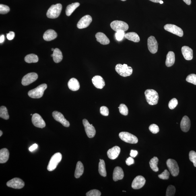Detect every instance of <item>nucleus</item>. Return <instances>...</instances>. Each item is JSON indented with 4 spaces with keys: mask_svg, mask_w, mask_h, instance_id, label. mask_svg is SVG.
Wrapping results in <instances>:
<instances>
[{
    "mask_svg": "<svg viewBox=\"0 0 196 196\" xmlns=\"http://www.w3.org/2000/svg\"><path fill=\"white\" fill-rule=\"evenodd\" d=\"M145 94L147 102L149 105H153L158 104L159 96L157 91L148 89L145 91Z\"/></svg>",
    "mask_w": 196,
    "mask_h": 196,
    "instance_id": "obj_1",
    "label": "nucleus"
},
{
    "mask_svg": "<svg viewBox=\"0 0 196 196\" xmlns=\"http://www.w3.org/2000/svg\"><path fill=\"white\" fill-rule=\"evenodd\" d=\"M47 88V85L46 84L40 85L36 88L29 91L28 95L32 98H40L43 96L44 91Z\"/></svg>",
    "mask_w": 196,
    "mask_h": 196,
    "instance_id": "obj_2",
    "label": "nucleus"
},
{
    "mask_svg": "<svg viewBox=\"0 0 196 196\" xmlns=\"http://www.w3.org/2000/svg\"><path fill=\"white\" fill-rule=\"evenodd\" d=\"M62 9L61 4L58 3L52 5L50 8L46 13V16L48 18L55 19L59 17Z\"/></svg>",
    "mask_w": 196,
    "mask_h": 196,
    "instance_id": "obj_3",
    "label": "nucleus"
},
{
    "mask_svg": "<svg viewBox=\"0 0 196 196\" xmlns=\"http://www.w3.org/2000/svg\"><path fill=\"white\" fill-rule=\"evenodd\" d=\"M115 70L117 72L122 76L126 77L130 76L133 73V69L127 65L118 64L116 65Z\"/></svg>",
    "mask_w": 196,
    "mask_h": 196,
    "instance_id": "obj_4",
    "label": "nucleus"
},
{
    "mask_svg": "<svg viewBox=\"0 0 196 196\" xmlns=\"http://www.w3.org/2000/svg\"><path fill=\"white\" fill-rule=\"evenodd\" d=\"M62 158L61 153H57L54 154L50 158L47 166V170L50 172L55 170L58 164L61 162Z\"/></svg>",
    "mask_w": 196,
    "mask_h": 196,
    "instance_id": "obj_5",
    "label": "nucleus"
},
{
    "mask_svg": "<svg viewBox=\"0 0 196 196\" xmlns=\"http://www.w3.org/2000/svg\"><path fill=\"white\" fill-rule=\"evenodd\" d=\"M166 164L172 176H176L178 175L179 172V167L175 160L169 159L167 161Z\"/></svg>",
    "mask_w": 196,
    "mask_h": 196,
    "instance_id": "obj_6",
    "label": "nucleus"
},
{
    "mask_svg": "<svg viewBox=\"0 0 196 196\" xmlns=\"http://www.w3.org/2000/svg\"><path fill=\"white\" fill-rule=\"evenodd\" d=\"M119 136L122 140L128 143L135 144L138 142V139L135 136L127 132H121L119 133Z\"/></svg>",
    "mask_w": 196,
    "mask_h": 196,
    "instance_id": "obj_7",
    "label": "nucleus"
},
{
    "mask_svg": "<svg viewBox=\"0 0 196 196\" xmlns=\"http://www.w3.org/2000/svg\"><path fill=\"white\" fill-rule=\"evenodd\" d=\"M111 28L115 31H123L125 32L129 29V26L127 23L120 20H115L110 24Z\"/></svg>",
    "mask_w": 196,
    "mask_h": 196,
    "instance_id": "obj_8",
    "label": "nucleus"
},
{
    "mask_svg": "<svg viewBox=\"0 0 196 196\" xmlns=\"http://www.w3.org/2000/svg\"><path fill=\"white\" fill-rule=\"evenodd\" d=\"M165 30L180 37L183 36V32L182 29L175 25L167 24L164 27Z\"/></svg>",
    "mask_w": 196,
    "mask_h": 196,
    "instance_id": "obj_9",
    "label": "nucleus"
},
{
    "mask_svg": "<svg viewBox=\"0 0 196 196\" xmlns=\"http://www.w3.org/2000/svg\"><path fill=\"white\" fill-rule=\"evenodd\" d=\"M8 187L14 189H20L24 187V183L20 178H15L9 180L7 183Z\"/></svg>",
    "mask_w": 196,
    "mask_h": 196,
    "instance_id": "obj_10",
    "label": "nucleus"
},
{
    "mask_svg": "<svg viewBox=\"0 0 196 196\" xmlns=\"http://www.w3.org/2000/svg\"><path fill=\"white\" fill-rule=\"evenodd\" d=\"M83 123L85 128V132L88 137L90 138L94 137L96 135V131L94 126L91 125L88 120L85 119L83 120Z\"/></svg>",
    "mask_w": 196,
    "mask_h": 196,
    "instance_id": "obj_11",
    "label": "nucleus"
},
{
    "mask_svg": "<svg viewBox=\"0 0 196 196\" xmlns=\"http://www.w3.org/2000/svg\"><path fill=\"white\" fill-rule=\"evenodd\" d=\"M38 78L37 74L34 72L29 73L23 77L22 84L24 86H27L34 82Z\"/></svg>",
    "mask_w": 196,
    "mask_h": 196,
    "instance_id": "obj_12",
    "label": "nucleus"
},
{
    "mask_svg": "<svg viewBox=\"0 0 196 196\" xmlns=\"http://www.w3.org/2000/svg\"><path fill=\"white\" fill-rule=\"evenodd\" d=\"M32 124L36 127L43 128L46 127L45 121L38 114L35 113L32 115Z\"/></svg>",
    "mask_w": 196,
    "mask_h": 196,
    "instance_id": "obj_13",
    "label": "nucleus"
},
{
    "mask_svg": "<svg viewBox=\"0 0 196 196\" xmlns=\"http://www.w3.org/2000/svg\"><path fill=\"white\" fill-rule=\"evenodd\" d=\"M147 46L151 53L154 54L157 52L158 45L156 38L153 36H150L147 39Z\"/></svg>",
    "mask_w": 196,
    "mask_h": 196,
    "instance_id": "obj_14",
    "label": "nucleus"
},
{
    "mask_svg": "<svg viewBox=\"0 0 196 196\" xmlns=\"http://www.w3.org/2000/svg\"><path fill=\"white\" fill-rule=\"evenodd\" d=\"M146 182L144 177L141 176H136L133 180L131 187L134 189H139L142 188Z\"/></svg>",
    "mask_w": 196,
    "mask_h": 196,
    "instance_id": "obj_15",
    "label": "nucleus"
},
{
    "mask_svg": "<svg viewBox=\"0 0 196 196\" xmlns=\"http://www.w3.org/2000/svg\"><path fill=\"white\" fill-rule=\"evenodd\" d=\"M52 116L54 119L56 121L59 122L64 127H68L70 126V124L68 121L65 119L63 114L57 111H54L52 113Z\"/></svg>",
    "mask_w": 196,
    "mask_h": 196,
    "instance_id": "obj_16",
    "label": "nucleus"
},
{
    "mask_svg": "<svg viewBox=\"0 0 196 196\" xmlns=\"http://www.w3.org/2000/svg\"><path fill=\"white\" fill-rule=\"evenodd\" d=\"M92 21V17L90 15H85L82 17L77 23V28L79 29L86 28L90 26Z\"/></svg>",
    "mask_w": 196,
    "mask_h": 196,
    "instance_id": "obj_17",
    "label": "nucleus"
},
{
    "mask_svg": "<svg viewBox=\"0 0 196 196\" xmlns=\"http://www.w3.org/2000/svg\"><path fill=\"white\" fill-rule=\"evenodd\" d=\"M92 82L94 86L98 89H102L105 84L104 80L100 76H95L93 77Z\"/></svg>",
    "mask_w": 196,
    "mask_h": 196,
    "instance_id": "obj_18",
    "label": "nucleus"
},
{
    "mask_svg": "<svg viewBox=\"0 0 196 196\" xmlns=\"http://www.w3.org/2000/svg\"><path fill=\"white\" fill-rule=\"evenodd\" d=\"M182 52L184 58L187 61L193 59V50L189 46H184L182 48Z\"/></svg>",
    "mask_w": 196,
    "mask_h": 196,
    "instance_id": "obj_19",
    "label": "nucleus"
},
{
    "mask_svg": "<svg viewBox=\"0 0 196 196\" xmlns=\"http://www.w3.org/2000/svg\"><path fill=\"white\" fill-rule=\"evenodd\" d=\"M121 149L118 146H115L109 149L107 151V155L109 158L112 160L117 158L120 154Z\"/></svg>",
    "mask_w": 196,
    "mask_h": 196,
    "instance_id": "obj_20",
    "label": "nucleus"
},
{
    "mask_svg": "<svg viewBox=\"0 0 196 196\" xmlns=\"http://www.w3.org/2000/svg\"><path fill=\"white\" fill-rule=\"evenodd\" d=\"M180 125L182 131L187 132L189 131L190 128L191 122L189 118L187 116H184L182 118Z\"/></svg>",
    "mask_w": 196,
    "mask_h": 196,
    "instance_id": "obj_21",
    "label": "nucleus"
},
{
    "mask_svg": "<svg viewBox=\"0 0 196 196\" xmlns=\"http://www.w3.org/2000/svg\"><path fill=\"white\" fill-rule=\"evenodd\" d=\"M113 177L114 181L123 179L124 177V173L122 168L120 167H116L114 169Z\"/></svg>",
    "mask_w": 196,
    "mask_h": 196,
    "instance_id": "obj_22",
    "label": "nucleus"
},
{
    "mask_svg": "<svg viewBox=\"0 0 196 196\" xmlns=\"http://www.w3.org/2000/svg\"><path fill=\"white\" fill-rule=\"evenodd\" d=\"M57 34L55 31L53 30H48L44 33L43 38L46 41H50L55 39L57 37Z\"/></svg>",
    "mask_w": 196,
    "mask_h": 196,
    "instance_id": "obj_23",
    "label": "nucleus"
},
{
    "mask_svg": "<svg viewBox=\"0 0 196 196\" xmlns=\"http://www.w3.org/2000/svg\"><path fill=\"white\" fill-rule=\"evenodd\" d=\"M97 41L103 45H107L110 43V40L106 35L102 32H98L96 35Z\"/></svg>",
    "mask_w": 196,
    "mask_h": 196,
    "instance_id": "obj_24",
    "label": "nucleus"
},
{
    "mask_svg": "<svg viewBox=\"0 0 196 196\" xmlns=\"http://www.w3.org/2000/svg\"><path fill=\"white\" fill-rule=\"evenodd\" d=\"M68 85L70 90L73 91H78L80 88V85L78 81L75 78L70 80L68 82Z\"/></svg>",
    "mask_w": 196,
    "mask_h": 196,
    "instance_id": "obj_25",
    "label": "nucleus"
},
{
    "mask_svg": "<svg viewBox=\"0 0 196 196\" xmlns=\"http://www.w3.org/2000/svg\"><path fill=\"white\" fill-rule=\"evenodd\" d=\"M9 152L6 148L1 149L0 150V163L4 164L9 160Z\"/></svg>",
    "mask_w": 196,
    "mask_h": 196,
    "instance_id": "obj_26",
    "label": "nucleus"
},
{
    "mask_svg": "<svg viewBox=\"0 0 196 196\" xmlns=\"http://www.w3.org/2000/svg\"><path fill=\"white\" fill-rule=\"evenodd\" d=\"M175 61V56L173 52H169L166 56V65L167 67H170L174 65Z\"/></svg>",
    "mask_w": 196,
    "mask_h": 196,
    "instance_id": "obj_27",
    "label": "nucleus"
},
{
    "mask_svg": "<svg viewBox=\"0 0 196 196\" xmlns=\"http://www.w3.org/2000/svg\"><path fill=\"white\" fill-rule=\"evenodd\" d=\"M84 171V166L80 161L77 162L76 168L75 176L76 178H79L82 175Z\"/></svg>",
    "mask_w": 196,
    "mask_h": 196,
    "instance_id": "obj_28",
    "label": "nucleus"
},
{
    "mask_svg": "<svg viewBox=\"0 0 196 196\" xmlns=\"http://www.w3.org/2000/svg\"><path fill=\"white\" fill-rule=\"evenodd\" d=\"M63 56L61 50L56 48L54 49L53 54V59L55 63H59L63 59Z\"/></svg>",
    "mask_w": 196,
    "mask_h": 196,
    "instance_id": "obj_29",
    "label": "nucleus"
},
{
    "mask_svg": "<svg viewBox=\"0 0 196 196\" xmlns=\"http://www.w3.org/2000/svg\"><path fill=\"white\" fill-rule=\"evenodd\" d=\"M125 37L127 39L134 42H139L140 41V38L139 35L135 32L127 33L125 34Z\"/></svg>",
    "mask_w": 196,
    "mask_h": 196,
    "instance_id": "obj_30",
    "label": "nucleus"
},
{
    "mask_svg": "<svg viewBox=\"0 0 196 196\" xmlns=\"http://www.w3.org/2000/svg\"><path fill=\"white\" fill-rule=\"evenodd\" d=\"M80 4L78 2L73 3L72 4L68 5L66 9V14L67 16H70L75 11L77 7L79 6Z\"/></svg>",
    "mask_w": 196,
    "mask_h": 196,
    "instance_id": "obj_31",
    "label": "nucleus"
},
{
    "mask_svg": "<svg viewBox=\"0 0 196 196\" xmlns=\"http://www.w3.org/2000/svg\"><path fill=\"white\" fill-rule=\"evenodd\" d=\"M98 165V172L101 176L105 177L106 176V171L105 163L103 160H100Z\"/></svg>",
    "mask_w": 196,
    "mask_h": 196,
    "instance_id": "obj_32",
    "label": "nucleus"
},
{
    "mask_svg": "<svg viewBox=\"0 0 196 196\" xmlns=\"http://www.w3.org/2000/svg\"><path fill=\"white\" fill-rule=\"evenodd\" d=\"M25 61L27 63H36L39 61L38 56L34 54H30L27 55L24 58Z\"/></svg>",
    "mask_w": 196,
    "mask_h": 196,
    "instance_id": "obj_33",
    "label": "nucleus"
},
{
    "mask_svg": "<svg viewBox=\"0 0 196 196\" xmlns=\"http://www.w3.org/2000/svg\"><path fill=\"white\" fill-rule=\"evenodd\" d=\"M158 159L157 157H154L151 159L149 164L151 169L153 171L157 172L158 171L159 168L158 167Z\"/></svg>",
    "mask_w": 196,
    "mask_h": 196,
    "instance_id": "obj_34",
    "label": "nucleus"
},
{
    "mask_svg": "<svg viewBox=\"0 0 196 196\" xmlns=\"http://www.w3.org/2000/svg\"><path fill=\"white\" fill-rule=\"evenodd\" d=\"M0 117L6 120L9 119V116L7 109L5 106H2L0 108Z\"/></svg>",
    "mask_w": 196,
    "mask_h": 196,
    "instance_id": "obj_35",
    "label": "nucleus"
},
{
    "mask_svg": "<svg viewBox=\"0 0 196 196\" xmlns=\"http://www.w3.org/2000/svg\"><path fill=\"white\" fill-rule=\"evenodd\" d=\"M120 113L124 116H127L128 114V109L125 104H122L118 107Z\"/></svg>",
    "mask_w": 196,
    "mask_h": 196,
    "instance_id": "obj_36",
    "label": "nucleus"
},
{
    "mask_svg": "<svg viewBox=\"0 0 196 196\" xmlns=\"http://www.w3.org/2000/svg\"><path fill=\"white\" fill-rule=\"evenodd\" d=\"M176 192V188L172 185L169 186L167 189L166 196H174Z\"/></svg>",
    "mask_w": 196,
    "mask_h": 196,
    "instance_id": "obj_37",
    "label": "nucleus"
},
{
    "mask_svg": "<svg viewBox=\"0 0 196 196\" xmlns=\"http://www.w3.org/2000/svg\"><path fill=\"white\" fill-rule=\"evenodd\" d=\"M186 80L188 82L196 85V75L195 74H191L188 75L186 79Z\"/></svg>",
    "mask_w": 196,
    "mask_h": 196,
    "instance_id": "obj_38",
    "label": "nucleus"
},
{
    "mask_svg": "<svg viewBox=\"0 0 196 196\" xmlns=\"http://www.w3.org/2000/svg\"><path fill=\"white\" fill-rule=\"evenodd\" d=\"M189 157L190 161L193 163L194 166L196 167V152L194 151H190Z\"/></svg>",
    "mask_w": 196,
    "mask_h": 196,
    "instance_id": "obj_39",
    "label": "nucleus"
},
{
    "mask_svg": "<svg viewBox=\"0 0 196 196\" xmlns=\"http://www.w3.org/2000/svg\"><path fill=\"white\" fill-rule=\"evenodd\" d=\"M10 11V9L7 6L3 4L0 5V13L1 14H6Z\"/></svg>",
    "mask_w": 196,
    "mask_h": 196,
    "instance_id": "obj_40",
    "label": "nucleus"
},
{
    "mask_svg": "<svg viewBox=\"0 0 196 196\" xmlns=\"http://www.w3.org/2000/svg\"><path fill=\"white\" fill-rule=\"evenodd\" d=\"M178 102L176 98H172L168 103V106L170 109H173L178 105Z\"/></svg>",
    "mask_w": 196,
    "mask_h": 196,
    "instance_id": "obj_41",
    "label": "nucleus"
},
{
    "mask_svg": "<svg viewBox=\"0 0 196 196\" xmlns=\"http://www.w3.org/2000/svg\"><path fill=\"white\" fill-rule=\"evenodd\" d=\"M170 176L169 172L167 170H165L161 174L159 175L158 177L160 179L164 180H167L169 179Z\"/></svg>",
    "mask_w": 196,
    "mask_h": 196,
    "instance_id": "obj_42",
    "label": "nucleus"
},
{
    "mask_svg": "<svg viewBox=\"0 0 196 196\" xmlns=\"http://www.w3.org/2000/svg\"><path fill=\"white\" fill-rule=\"evenodd\" d=\"M149 129L153 134H157L160 131L158 126L155 124H151L149 126Z\"/></svg>",
    "mask_w": 196,
    "mask_h": 196,
    "instance_id": "obj_43",
    "label": "nucleus"
},
{
    "mask_svg": "<svg viewBox=\"0 0 196 196\" xmlns=\"http://www.w3.org/2000/svg\"><path fill=\"white\" fill-rule=\"evenodd\" d=\"M87 196H100L101 195V192L98 190H92L86 193Z\"/></svg>",
    "mask_w": 196,
    "mask_h": 196,
    "instance_id": "obj_44",
    "label": "nucleus"
},
{
    "mask_svg": "<svg viewBox=\"0 0 196 196\" xmlns=\"http://www.w3.org/2000/svg\"><path fill=\"white\" fill-rule=\"evenodd\" d=\"M125 32L123 31H119L116 32L115 34L116 39L120 41L123 39L124 37L125 36Z\"/></svg>",
    "mask_w": 196,
    "mask_h": 196,
    "instance_id": "obj_45",
    "label": "nucleus"
},
{
    "mask_svg": "<svg viewBox=\"0 0 196 196\" xmlns=\"http://www.w3.org/2000/svg\"><path fill=\"white\" fill-rule=\"evenodd\" d=\"M100 113L102 115L105 116H107L109 114V111L108 108L105 106L101 107L100 109Z\"/></svg>",
    "mask_w": 196,
    "mask_h": 196,
    "instance_id": "obj_46",
    "label": "nucleus"
},
{
    "mask_svg": "<svg viewBox=\"0 0 196 196\" xmlns=\"http://www.w3.org/2000/svg\"><path fill=\"white\" fill-rule=\"evenodd\" d=\"M126 164H127L128 165H131L134 164V160L133 157H129V158H128L127 159V160H126Z\"/></svg>",
    "mask_w": 196,
    "mask_h": 196,
    "instance_id": "obj_47",
    "label": "nucleus"
},
{
    "mask_svg": "<svg viewBox=\"0 0 196 196\" xmlns=\"http://www.w3.org/2000/svg\"><path fill=\"white\" fill-rule=\"evenodd\" d=\"M15 36V33L13 31H10L9 33L7 34V38L9 40H13Z\"/></svg>",
    "mask_w": 196,
    "mask_h": 196,
    "instance_id": "obj_48",
    "label": "nucleus"
},
{
    "mask_svg": "<svg viewBox=\"0 0 196 196\" xmlns=\"http://www.w3.org/2000/svg\"><path fill=\"white\" fill-rule=\"evenodd\" d=\"M138 153L137 151L132 150L131 151V153H130V156L133 157V158H135L137 156Z\"/></svg>",
    "mask_w": 196,
    "mask_h": 196,
    "instance_id": "obj_49",
    "label": "nucleus"
},
{
    "mask_svg": "<svg viewBox=\"0 0 196 196\" xmlns=\"http://www.w3.org/2000/svg\"><path fill=\"white\" fill-rule=\"evenodd\" d=\"M38 147L37 144H36V143H35V144L33 145L32 146L30 147L29 150L31 151V152H32V151L36 150V149L38 148Z\"/></svg>",
    "mask_w": 196,
    "mask_h": 196,
    "instance_id": "obj_50",
    "label": "nucleus"
},
{
    "mask_svg": "<svg viewBox=\"0 0 196 196\" xmlns=\"http://www.w3.org/2000/svg\"><path fill=\"white\" fill-rule=\"evenodd\" d=\"M5 39V36L3 35H2L0 37V43H2L4 42Z\"/></svg>",
    "mask_w": 196,
    "mask_h": 196,
    "instance_id": "obj_51",
    "label": "nucleus"
},
{
    "mask_svg": "<svg viewBox=\"0 0 196 196\" xmlns=\"http://www.w3.org/2000/svg\"><path fill=\"white\" fill-rule=\"evenodd\" d=\"M185 2L187 5H190L191 4V0H183Z\"/></svg>",
    "mask_w": 196,
    "mask_h": 196,
    "instance_id": "obj_52",
    "label": "nucleus"
},
{
    "mask_svg": "<svg viewBox=\"0 0 196 196\" xmlns=\"http://www.w3.org/2000/svg\"><path fill=\"white\" fill-rule=\"evenodd\" d=\"M151 2H153L158 3H160V2L161 0H149Z\"/></svg>",
    "mask_w": 196,
    "mask_h": 196,
    "instance_id": "obj_53",
    "label": "nucleus"
},
{
    "mask_svg": "<svg viewBox=\"0 0 196 196\" xmlns=\"http://www.w3.org/2000/svg\"><path fill=\"white\" fill-rule=\"evenodd\" d=\"M3 135V132L1 131H0V136H1Z\"/></svg>",
    "mask_w": 196,
    "mask_h": 196,
    "instance_id": "obj_54",
    "label": "nucleus"
},
{
    "mask_svg": "<svg viewBox=\"0 0 196 196\" xmlns=\"http://www.w3.org/2000/svg\"><path fill=\"white\" fill-rule=\"evenodd\" d=\"M160 3L161 4H163V3H164V2H163V1H162L161 0V1H160Z\"/></svg>",
    "mask_w": 196,
    "mask_h": 196,
    "instance_id": "obj_55",
    "label": "nucleus"
},
{
    "mask_svg": "<svg viewBox=\"0 0 196 196\" xmlns=\"http://www.w3.org/2000/svg\"><path fill=\"white\" fill-rule=\"evenodd\" d=\"M51 50H52V51H54V48H52Z\"/></svg>",
    "mask_w": 196,
    "mask_h": 196,
    "instance_id": "obj_56",
    "label": "nucleus"
},
{
    "mask_svg": "<svg viewBox=\"0 0 196 196\" xmlns=\"http://www.w3.org/2000/svg\"><path fill=\"white\" fill-rule=\"evenodd\" d=\"M121 1H126V0H121Z\"/></svg>",
    "mask_w": 196,
    "mask_h": 196,
    "instance_id": "obj_57",
    "label": "nucleus"
},
{
    "mask_svg": "<svg viewBox=\"0 0 196 196\" xmlns=\"http://www.w3.org/2000/svg\"><path fill=\"white\" fill-rule=\"evenodd\" d=\"M51 57H53V54H52L51 55Z\"/></svg>",
    "mask_w": 196,
    "mask_h": 196,
    "instance_id": "obj_58",
    "label": "nucleus"
},
{
    "mask_svg": "<svg viewBox=\"0 0 196 196\" xmlns=\"http://www.w3.org/2000/svg\"><path fill=\"white\" fill-rule=\"evenodd\" d=\"M31 116H32V115H32V114H31Z\"/></svg>",
    "mask_w": 196,
    "mask_h": 196,
    "instance_id": "obj_59",
    "label": "nucleus"
}]
</instances>
